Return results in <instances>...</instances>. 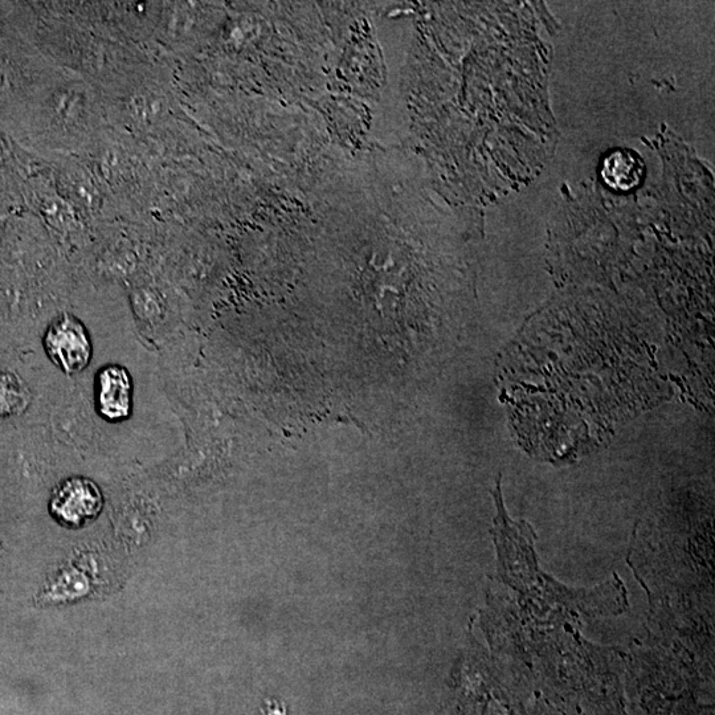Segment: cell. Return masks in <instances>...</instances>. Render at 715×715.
<instances>
[{"label":"cell","instance_id":"1","mask_svg":"<svg viewBox=\"0 0 715 715\" xmlns=\"http://www.w3.org/2000/svg\"><path fill=\"white\" fill-rule=\"evenodd\" d=\"M43 347L49 361L65 375L83 373L93 357L91 334L73 314H61L48 325Z\"/></svg>","mask_w":715,"mask_h":715},{"label":"cell","instance_id":"3","mask_svg":"<svg viewBox=\"0 0 715 715\" xmlns=\"http://www.w3.org/2000/svg\"><path fill=\"white\" fill-rule=\"evenodd\" d=\"M95 407L108 423L126 422L133 410V379L128 369L108 365L98 370L95 379Z\"/></svg>","mask_w":715,"mask_h":715},{"label":"cell","instance_id":"4","mask_svg":"<svg viewBox=\"0 0 715 715\" xmlns=\"http://www.w3.org/2000/svg\"><path fill=\"white\" fill-rule=\"evenodd\" d=\"M641 163L629 151H616L604 162L603 177L616 190H629L640 181Z\"/></svg>","mask_w":715,"mask_h":715},{"label":"cell","instance_id":"2","mask_svg":"<svg viewBox=\"0 0 715 715\" xmlns=\"http://www.w3.org/2000/svg\"><path fill=\"white\" fill-rule=\"evenodd\" d=\"M104 497L95 481L72 477L57 486L49 502L51 514L61 525L81 527L100 516Z\"/></svg>","mask_w":715,"mask_h":715}]
</instances>
